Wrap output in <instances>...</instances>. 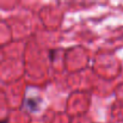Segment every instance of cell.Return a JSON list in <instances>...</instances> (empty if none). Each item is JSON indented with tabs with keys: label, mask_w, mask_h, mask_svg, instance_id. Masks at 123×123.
<instances>
[{
	"label": "cell",
	"mask_w": 123,
	"mask_h": 123,
	"mask_svg": "<svg viewBox=\"0 0 123 123\" xmlns=\"http://www.w3.org/2000/svg\"><path fill=\"white\" fill-rule=\"evenodd\" d=\"M1 123H8V122H6V121H2Z\"/></svg>",
	"instance_id": "6da1fadb"
}]
</instances>
